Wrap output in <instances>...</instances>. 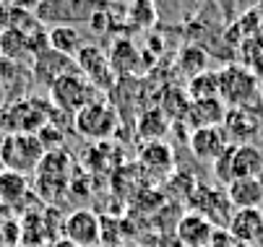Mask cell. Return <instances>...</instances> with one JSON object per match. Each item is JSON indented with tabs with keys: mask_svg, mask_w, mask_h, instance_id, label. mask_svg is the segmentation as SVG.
Returning <instances> with one entry per match:
<instances>
[{
	"mask_svg": "<svg viewBox=\"0 0 263 247\" xmlns=\"http://www.w3.org/2000/svg\"><path fill=\"white\" fill-rule=\"evenodd\" d=\"M18 247H21V244H18Z\"/></svg>",
	"mask_w": 263,
	"mask_h": 247,
	"instance_id": "cell-31",
	"label": "cell"
},
{
	"mask_svg": "<svg viewBox=\"0 0 263 247\" xmlns=\"http://www.w3.org/2000/svg\"><path fill=\"white\" fill-rule=\"evenodd\" d=\"M187 146L201 161H216L230 143L224 128H198L187 135Z\"/></svg>",
	"mask_w": 263,
	"mask_h": 247,
	"instance_id": "cell-10",
	"label": "cell"
},
{
	"mask_svg": "<svg viewBox=\"0 0 263 247\" xmlns=\"http://www.w3.org/2000/svg\"><path fill=\"white\" fill-rule=\"evenodd\" d=\"M138 164L154 174V177H167L175 169V156H172V146L164 140H152V143H143L138 151Z\"/></svg>",
	"mask_w": 263,
	"mask_h": 247,
	"instance_id": "cell-11",
	"label": "cell"
},
{
	"mask_svg": "<svg viewBox=\"0 0 263 247\" xmlns=\"http://www.w3.org/2000/svg\"><path fill=\"white\" fill-rule=\"evenodd\" d=\"M112 73H136L138 70V50L130 39H118L115 45H112V52L107 57Z\"/></svg>",
	"mask_w": 263,
	"mask_h": 247,
	"instance_id": "cell-22",
	"label": "cell"
},
{
	"mask_svg": "<svg viewBox=\"0 0 263 247\" xmlns=\"http://www.w3.org/2000/svg\"><path fill=\"white\" fill-rule=\"evenodd\" d=\"M26 195H29V177L26 174H18V172H11V169L0 172V200L8 203V205H16Z\"/></svg>",
	"mask_w": 263,
	"mask_h": 247,
	"instance_id": "cell-21",
	"label": "cell"
},
{
	"mask_svg": "<svg viewBox=\"0 0 263 247\" xmlns=\"http://www.w3.org/2000/svg\"><path fill=\"white\" fill-rule=\"evenodd\" d=\"M73 125H76V133H81L89 140H97V143H104L107 138L115 135L118 125H120V115L115 110V104L107 99H94L89 101L81 112L73 115Z\"/></svg>",
	"mask_w": 263,
	"mask_h": 247,
	"instance_id": "cell-2",
	"label": "cell"
},
{
	"mask_svg": "<svg viewBox=\"0 0 263 247\" xmlns=\"http://www.w3.org/2000/svg\"><path fill=\"white\" fill-rule=\"evenodd\" d=\"M170 117L159 110V107H152V110H143L138 122H136V130L138 135L146 140V143H152V140H164L167 130H170Z\"/></svg>",
	"mask_w": 263,
	"mask_h": 247,
	"instance_id": "cell-19",
	"label": "cell"
},
{
	"mask_svg": "<svg viewBox=\"0 0 263 247\" xmlns=\"http://www.w3.org/2000/svg\"><path fill=\"white\" fill-rule=\"evenodd\" d=\"M224 117H227V104L221 99H203V101H191L185 120L193 125V130L198 128H221Z\"/></svg>",
	"mask_w": 263,
	"mask_h": 247,
	"instance_id": "cell-15",
	"label": "cell"
},
{
	"mask_svg": "<svg viewBox=\"0 0 263 247\" xmlns=\"http://www.w3.org/2000/svg\"><path fill=\"white\" fill-rule=\"evenodd\" d=\"M76 60L79 73L97 89V86H112V68L107 63V55L99 47H81L79 55L73 57Z\"/></svg>",
	"mask_w": 263,
	"mask_h": 247,
	"instance_id": "cell-8",
	"label": "cell"
},
{
	"mask_svg": "<svg viewBox=\"0 0 263 247\" xmlns=\"http://www.w3.org/2000/svg\"><path fill=\"white\" fill-rule=\"evenodd\" d=\"M97 247H102V244H97Z\"/></svg>",
	"mask_w": 263,
	"mask_h": 247,
	"instance_id": "cell-30",
	"label": "cell"
},
{
	"mask_svg": "<svg viewBox=\"0 0 263 247\" xmlns=\"http://www.w3.org/2000/svg\"><path fill=\"white\" fill-rule=\"evenodd\" d=\"M227 232L235 242L258 244L263 239V211L260 208H242L230 216Z\"/></svg>",
	"mask_w": 263,
	"mask_h": 247,
	"instance_id": "cell-9",
	"label": "cell"
},
{
	"mask_svg": "<svg viewBox=\"0 0 263 247\" xmlns=\"http://www.w3.org/2000/svg\"><path fill=\"white\" fill-rule=\"evenodd\" d=\"M97 11V6H81V3H40L34 6L36 21H76L89 18Z\"/></svg>",
	"mask_w": 263,
	"mask_h": 247,
	"instance_id": "cell-17",
	"label": "cell"
},
{
	"mask_svg": "<svg viewBox=\"0 0 263 247\" xmlns=\"http://www.w3.org/2000/svg\"><path fill=\"white\" fill-rule=\"evenodd\" d=\"M52 247H76L73 242H68V239H63V237H58L55 242H52Z\"/></svg>",
	"mask_w": 263,
	"mask_h": 247,
	"instance_id": "cell-27",
	"label": "cell"
},
{
	"mask_svg": "<svg viewBox=\"0 0 263 247\" xmlns=\"http://www.w3.org/2000/svg\"><path fill=\"white\" fill-rule=\"evenodd\" d=\"M70 169H73V161L63 149L47 151L34 172L36 174V190L42 195H47L50 200H58V195L65 193V188L70 185Z\"/></svg>",
	"mask_w": 263,
	"mask_h": 247,
	"instance_id": "cell-6",
	"label": "cell"
},
{
	"mask_svg": "<svg viewBox=\"0 0 263 247\" xmlns=\"http://www.w3.org/2000/svg\"><path fill=\"white\" fill-rule=\"evenodd\" d=\"M232 247H255V244H242V242H235Z\"/></svg>",
	"mask_w": 263,
	"mask_h": 247,
	"instance_id": "cell-28",
	"label": "cell"
},
{
	"mask_svg": "<svg viewBox=\"0 0 263 247\" xmlns=\"http://www.w3.org/2000/svg\"><path fill=\"white\" fill-rule=\"evenodd\" d=\"M177 65H180V70L185 76H198V73H203L206 70V52L201 50V47H196V45H191V47H182V52H180V57H177Z\"/></svg>",
	"mask_w": 263,
	"mask_h": 247,
	"instance_id": "cell-25",
	"label": "cell"
},
{
	"mask_svg": "<svg viewBox=\"0 0 263 247\" xmlns=\"http://www.w3.org/2000/svg\"><path fill=\"white\" fill-rule=\"evenodd\" d=\"M40 247H52V242H45V244H40Z\"/></svg>",
	"mask_w": 263,
	"mask_h": 247,
	"instance_id": "cell-29",
	"label": "cell"
},
{
	"mask_svg": "<svg viewBox=\"0 0 263 247\" xmlns=\"http://www.w3.org/2000/svg\"><path fill=\"white\" fill-rule=\"evenodd\" d=\"M219 99L227 104V110H248L250 101L260 94L258 78L242 65H227L219 70Z\"/></svg>",
	"mask_w": 263,
	"mask_h": 247,
	"instance_id": "cell-3",
	"label": "cell"
},
{
	"mask_svg": "<svg viewBox=\"0 0 263 247\" xmlns=\"http://www.w3.org/2000/svg\"><path fill=\"white\" fill-rule=\"evenodd\" d=\"M47 42H50V50L65 55V57H76L79 50L84 47L81 42V31L70 24H58L47 31Z\"/></svg>",
	"mask_w": 263,
	"mask_h": 247,
	"instance_id": "cell-18",
	"label": "cell"
},
{
	"mask_svg": "<svg viewBox=\"0 0 263 247\" xmlns=\"http://www.w3.org/2000/svg\"><path fill=\"white\" fill-rule=\"evenodd\" d=\"M60 237L73 242L76 247H97L102 239V219L91 208H79L63 219Z\"/></svg>",
	"mask_w": 263,
	"mask_h": 247,
	"instance_id": "cell-7",
	"label": "cell"
},
{
	"mask_svg": "<svg viewBox=\"0 0 263 247\" xmlns=\"http://www.w3.org/2000/svg\"><path fill=\"white\" fill-rule=\"evenodd\" d=\"M50 122V104L40 99L6 101L0 110V130L3 135H36Z\"/></svg>",
	"mask_w": 263,
	"mask_h": 247,
	"instance_id": "cell-1",
	"label": "cell"
},
{
	"mask_svg": "<svg viewBox=\"0 0 263 247\" xmlns=\"http://www.w3.org/2000/svg\"><path fill=\"white\" fill-rule=\"evenodd\" d=\"M263 174V149L255 143H232V180H248Z\"/></svg>",
	"mask_w": 263,
	"mask_h": 247,
	"instance_id": "cell-12",
	"label": "cell"
},
{
	"mask_svg": "<svg viewBox=\"0 0 263 247\" xmlns=\"http://www.w3.org/2000/svg\"><path fill=\"white\" fill-rule=\"evenodd\" d=\"M73 70H79L76 60L65 57V55H60L55 50H45L40 55H34V76H36V81H45L47 86L52 81H58L60 76L73 73Z\"/></svg>",
	"mask_w": 263,
	"mask_h": 247,
	"instance_id": "cell-13",
	"label": "cell"
},
{
	"mask_svg": "<svg viewBox=\"0 0 263 247\" xmlns=\"http://www.w3.org/2000/svg\"><path fill=\"white\" fill-rule=\"evenodd\" d=\"M214 172H216V180L230 185L232 182V146L224 149V154L214 161Z\"/></svg>",
	"mask_w": 263,
	"mask_h": 247,
	"instance_id": "cell-26",
	"label": "cell"
},
{
	"mask_svg": "<svg viewBox=\"0 0 263 247\" xmlns=\"http://www.w3.org/2000/svg\"><path fill=\"white\" fill-rule=\"evenodd\" d=\"M185 94H187V99H191V101L219 99V76H216V73H209V70H203V73H198V76L191 78V84H187Z\"/></svg>",
	"mask_w": 263,
	"mask_h": 247,
	"instance_id": "cell-24",
	"label": "cell"
},
{
	"mask_svg": "<svg viewBox=\"0 0 263 247\" xmlns=\"http://www.w3.org/2000/svg\"><path fill=\"white\" fill-rule=\"evenodd\" d=\"M94 96H97V89L79 73V70L65 73V76H60L58 81L50 84V104L55 110L70 115V117L76 112H81L89 101H94Z\"/></svg>",
	"mask_w": 263,
	"mask_h": 247,
	"instance_id": "cell-4",
	"label": "cell"
},
{
	"mask_svg": "<svg viewBox=\"0 0 263 247\" xmlns=\"http://www.w3.org/2000/svg\"><path fill=\"white\" fill-rule=\"evenodd\" d=\"M45 154L47 151L36 135H6L3 149H0V164L11 172H18V174L29 177L31 172H36Z\"/></svg>",
	"mask_w": 263,
	"mask_h": 247,
	"instance_id": "cell-5",
	"label": "cell"
},
{
	"mask_svg": "<svg viewBox=\"0 0 263 247\" xmlns=\"http://www.w3.org/2000/svg\"><path fill=\"white\" fill-rule=\"evenodd\" d=\"M227 200L237 211H242V208H260V203H263V182H260V177L232 180L227 185Z\"/></svg>",
	"mask_w": 263,
	"mask_h": 247,
	"instance_id": "cell-16",
	"label": "cell"
},
{
	"mask_svg": "<svg viewBox=\"0 0 263 247\" xmlns=\"http://www.w3.org/2000/svg\"><path fill=\"white\" fill-rule=\"evenodd\" d=\"M214 224L209 219H203L201 214H185L180 221H177V239L185 244V247H209L211 237H214Z\"/></svg>",
	"mask_w": 263,
	"mask_h": 247,
	"instance_id": "cell-14",
	"label": "cell"
},
{
	"mask_svg": "<svg viewBox=\"0 0 263 247\" xmlns=\"http://www.w3.org/2000/svg\"><path fill=\"white\" fill-rule=\"evenodd\" d=\"M24 55H29L26 34L21 29H16V26H6L3 31H0V57L8 60V63H16Z\"/></svg>",
	"mask_w": 263,
	"mask_h": 247,
	"instance_id": "cell-23",
	"label": "cell"
},
{
	"mask_svg": "<svg viewBox=\"0 0 263 247\" xmlns=\"http://www.w3.org/2000/svg\"><path fill=\"white\" fill-rule=\"evenodd\" d=\"M224 125L227 138H235L237 143H250V135L258 130V117H253L250 110H227Z\"/></svg>",
	"mask_w": 263,
	"mask_h": 247,
	"instance_id": "cell-20",
	"label": "cell"
}]
</instances>
